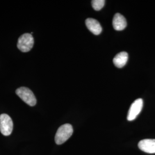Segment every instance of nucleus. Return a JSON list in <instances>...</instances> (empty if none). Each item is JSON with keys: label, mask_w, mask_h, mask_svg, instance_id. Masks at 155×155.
Masks as SVG:
<instances>
[{"label": "nucleus", "mask_w": 155, "mask_h": 155, "mask_svg": "<svg viewBox=\"0 0 155 155\" xmlns=\"http://www.w3.org/2000/svg\"><path fill=\"white\" fill-rule=\"evenodd\" d=\"M73 133V127L71 124H66L58 128L55 137L56 144L61 145L70 138Z\"/></svg>", "instance_id": "obj_1"}, {"label": "nucleus", "mask_w": 155, "mask_h": 155, "mask_svg": "<svg viewBox=\"0 0 155 155\" xmlns=\"http://www.w3.org/2000/svg\"><path fill=\"white\" fill-rule=\"evenodd\" d=\"M17 95L28 105L33 106L36 104V98L33 92L27 87H21L16 91Z\"/></svg>", "instance_id": "obj_2"}, {"label": "nucleus", "mask_w": 155, "mask_h": 155, "mask_svg": "<svg viewBox=\"0 0 155 155\" xmlns=\"http://www.w3.org/2000/svg\"><path fill=\"white\" fill-rule=\"evenodd\" d=\"M34 44L33 36L30 33H24L18 40L17 47L23 52H27L31 50Z\"/></svg>", "instance_id": "obj_3"}, {"label": "nucleus", "mask_w": 155, "mask_h": 155, "mask_svg": "<svg viewBox=\"0 0 155 155\" xmlns=\"http://www.w3.org/2000/svg\"><path fill=\"white\" fill-rule=\"evenodd\" d=\"M13 129V123L11 118L6 114L0 115V132L4 136L11 134Z\"/></svg>", "instance_id": "obj_4"}, {"label": "nucleus", "mask_w": 155, "mask_h": 155, "mask_svg": "<svg viewBox=\"0 0 155 155\" xmlns=\"http://www.w3.org/2000/svg\"><path fill=\"white\" fill-rule=\"evenodd\" d=\"M143 107V101L141 98L134 101L131 105L127 114V120L129 121H133L138 116Z\"/></svg>", "instance_id": "obj_5"}, {"label": "nucleus", "mask_w": 155, "mask_h": 155, "mask_svg": "<svg viewBox=\"0 0 155 155\" xmlns=\"http://www.w3.org/2000/svg\"><path fill=\"white\" fill-rule=\"evenodd\" d=\"M140 150L145 153H155V139H144L138 144Z\"/></svg>", "instance_id": "obj_6"}, {"label": "nucleus", "mask_w": 155, "mask_h": 155, "mask_svg": "<svg viewBox=\"0 0 155 155\" xmlns=\"http://www.w3.org/2000/svg\"><path fill=\"white\" fill-rule=\"evenodd\" d=\"M127 22L125 18L120 13H116L113 19V26L116 31H122L127 27Z\"/></svg>", "instance_id": "obj_7"}, {"label": "nucleus", "mask_w": 155, "mask_h": 155, "mask_svg": "<svg viewBox=\"0 0 155 155\" xmlns=\"http://www.w3.org/2000/svg\"><path fill=\"white\" fill-rule=\"evenodd\" d=\"M86 25L87 28L89 29V31L95 35H100L102 32V29L100 22L94 18H89L86 19Z\"/></svg>", "instance_id": "obj_8"}, {"label": "nucleus", "mask_w": 155, "mask_h": 155, "mask_svg": "<svg viewBox=\"0 0 155 155\" xmlns=\"http://www.w3.org/2000/svg\"><path fill=\"white\" fill-rule=\"evenodd\" d=\"M128 60V54L126 52L118 53L113 59L114 64L118 68L125 66Z\"/></svg>", "instance_id": "obj_9"}, {"label": "nucleus", "mask_w": 155, "mask_h": 155, "mask_svg": "<svg viewBox=\"0 0 155 155\" xmlns=\"http://www.w3.org/2000/svg\"><path fill=\"white\" fill-rule=\"evenodd\" d=\"M105 4V0H93L91 1V4L93 9L97 11H100L104 6Z\"/></svg>", "instance_id": "obj_10"}]
</instances>
